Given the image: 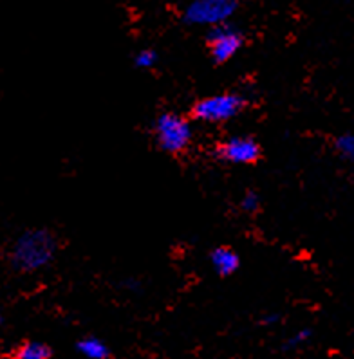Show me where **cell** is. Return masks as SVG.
I'll return each instance as SVG.
<instances>
[{
	"mask_svg": "<svg viewBox=\"0 0 354 359\" xmlns=\"http://www.w3.org/2000/svg\"><path fill=\"white\" fill-rule=\"evenodd\" d=\"M309 338H311V330L309 329L300 330V332H296L295 336H293V338L286 343V348H296L299 345H302V343L308 341Z\"/></svg>",
	"mask_w": 354,
	"mask_h": 359,
	"instance_id": "cell-13",
	"label": "cell"
},
{
	"mask_svg": "<svg viewBox=\"0 0 354 359\" xmlns=\"http://www.w3.org/2000/svg\"><path fill=\"white\" fill-rule=\"evenodd\" d=\"M159 55L154 49H143L134 56V65L138 69H152L157 64Z\"/></svg>",
	"mask_w": 354,
	"mask_h": 359,
	"instance_id": "cell-11",
	"label": "cell"
},
{
	"mask_svg": "<svg viewBox=\"0 0 354 359\" xmlns=\"http://www.w3.org/2000/svg\"><path fill=\"white\" fill-rule=\"evenodd\" d=\"M206 46L215 64H226L240 51V47L244 46V34L233 24L226 22L221 26L210 27L206 33Z\"/></svg>",
	"mask_w": 354,
	"mask_h": 359,
	"instance_id": "cell-5",
	"label": "cell"
},
{
	"mask_svg": "<svg viewBox=\"0 0 354 359\" xmlns=\"http://www.w3.org/2000/svg\"><path fill=\"white\" fill-rule=\"evenodd\" d=\"M210 262L211 266H214V269L217 271L221 276H230L239 269L240 258L232 248L219 245V248H215L210 253Z\"/></svg>",
	"mask_w": 354,
	"mask_h": 359,
	"instance_id": "cell-7",
	"label": "cell"
},
{
	"mask_svg": "<svg viewBox=\"0 0 354 359\" xmlns=\"http://www.w3.org/2000/svg\"><path fill=\"white\" fill-rule=\"evenodd\" d=\"M246 107V97L237 93H223L202 97L192 107V118L204 123H224L239 116Z\"/></svg>",
	"mask_w": 354,
	"mask_h": 359,
	"instance_id": "cell-3",
	"label": "cell"
},
{
	"mask_svg": "<svg viewBox=\"0 0 354 359\" xmlns=\"http://www.w3.org/2000/svg\"><path fill=\"white\" fill-rule=\"evenodd\" d=\"M334 148H336V152L340 154L343 159L350 161L354 157V137L353 134H341L338 135L336 140H334Z\"/></svg>",
	"mask_w": 354,
	"mask_h": 359,
	"instance_id": "cell-10",
	"label": "cell"
},
{
	"mask_svg": "<svg viewBox=\"0 0 354 359\" xmlns=\"http://www.w3.org/2000/svg\"><path fill=\"white\" fill-rule=\"evenodd\" d=\"M215 156L230 165H255L261 159V144L248 135H235L217 144Z\"/></svg>",
	"mask_w": 354,
	"mask_h": 359,
	"instance_id": "cell-6",
	"label": "cell"
},
{
	"mask_svg": "<svg viewBox=\"0 0 354 359\" xmlns=\"http://www.w3.org/2000/svg\"><path fill=\"white\" fill-rule=\"evenodd\" d=\"M58 251V242L49 229H29L22 233L11 250V266L17 271L33 273L49 266Z\"/></svg>",
	"mask_w": 354,
	"mask_h": 359,
	"instance_id": "cell-1",
	"label": "cell"
},
{
	"mask_svg": "<svg viewBox=\"0 0 354 359\" xmlns=\"http://www.w3.org/2000/svg\"><path fill=\"white\" fill-rule=\"evenodd\" d=\"M78 351L88 359H107L109 358V346L98 338H85L78 343Z\"/></svg>",
	"mask_w": 354,
	"mask_h": 359,
	"instance_id": "cell-9",
	"label": "cell"
},
{
	"mask_svg": "<svg viewBox=\"0 0 354 359\" xmlns=\"http://www.w3.org/2000/svg\"><path fill=\"white\" fill-rule=\"evenodd\" d=\"M154 137L164 154L179 156L190 147L194 130L186 118L176 112H163L154 123Z\"/></svg>",
	"mask_w": 354,
	"mask_h": 359,
	"instance_id": "cell-2",
	"label": "cell"
},
{
	"mask_svg": "<svg viewBox=\"0 0 354 359\" xmlns=\"http://www.w3.org/2000/svg\"><path fill=\"white\" fill-rule=\"evenodd\" d=\"M239 9V0H192L183 13V22L188 26H221Z\"/></svg>",
	"mask_w": 354,
	"mask_h": 359,
	"instance_id": "cell-4",
	"label": "cell"
},
{
	"mask_svg": "<svg viewBox=\"0 0 354 359\" xmlns=\"http://www.w3.org/2000/svg\"><path fill=\"white\" fill-rule=\"evenodd\" d=\"M51 348L46 343L27 341L20 345L15 352V359H49Z\"/></svg>",
	"mask_w": 354,
	"mask_h": 359,
	"instance_id": "cell-8",
	"label": "cell"
},
{
	"mask_svg": "<svg viewBox=\"0 0 354 359\" xmlns=\"http://www.w3.org/2000/svg\"><path fill=\"white\" fill-rule=\"evenodd\" d=\"M240 208H242V212L246 213L258 212V208H261V197H258L257 191H246V194L242 195V199H240Z\"/></svg>",
	"mask_w": 354,
	"mask_h": 359,
	"instance_id": "cell-12",
	"label": "cell"
}]
</instances>
